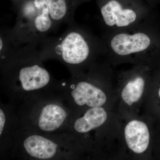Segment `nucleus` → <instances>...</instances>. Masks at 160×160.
Returning a JSON list of instances; mask_svg holds the SVG:
<instances>
[{
	"label": "nucleus",
	"mask_w": 160,
	"mask_h": 160,
	"mask_svg": "<svg viewBox=\"0 0 160 160\" xmlns=\"http://www.w3.org/2000/svg\"><path fill=\"white\" fill-rule=\"evenodd\" d=\"M54 26L46 0H29L20 9L9 34L15 47L23 44L34 46L46 38Z\"/></svg>",
	"instance_id": "1"
},
{
	"label": "nucleus",
	"mask_w": 160,
	"mask_h": 160,
	"mask_svg": "<svg viewBox=\"0 0 160 160\" xmlns=\"http://www.w3.org/2000/svg\"><path fill=\"white\" fill-rule=\"evenodd\" d=\"M39 44H42V49L39 52L52 53L69 65L83 62L90 52L88 43L82 36L70 28L60 37L55 39L45 38Z\"/></svg>",
	"instance_id": "2"
},
{
	"label": "nucleus",
	"mask_w": 160,
	"mask_h": 160,
	"mask_svg": "<svg viewBox=\"0 0 160 160\" xmlns=\"http://www.w3.org/2000/svg\"><path fill=\"white\" fill-rule=\"evenodd\" d=\"M150 43V38L145 33L139 32L132 35L121 33L112 39L111 46L116 53L125 56L142 51L149 47Z\"/></svg>",
	"instance_id": "3"
},
{
	"label": "nucleus",
	"mask_w": 160,
	"mask_h": 160,
	"mask_svg": "<svg viewBox=\"0 0 160 160\" xmlns=\"http://www.w3.org/2000/svg\"><path fill=\"white\" fill-rule=\"evenodd\" d=\"M101 13L106 25L118 27L128 26L136 19V13L129 9H123L118 0H109L102 7Z\"/></svg>",
	"instance_id": "4"
},
{
	"label": "nucleus",
	"mask_w": 160,
	"mask_h": 160,
	"mask_svg": "<svg viewBox=\"0 0 160 160\" xmlns=\"http://www.w3.org/2000/svg\"><path fill=\"white\" fill-rule=\"evenodd\" d=\"M18 79L22 88L25 91L37 90L49 84V72L38 64L22 67L18 73Z\"/></svg>",
	"instance_id": "5"
},
{
	"label": "nucleus",
	"mask_w": 160,
	"mask_h": 160,
	"mask_svg": "<svg viewBox=\"0 0 160 160\" xmlns=\"http://www.w3.org/2000/svg\"><path fill=\"white\" fill-rule=\"evenodd\" d=\"M125 135L128 147L135 153H142L149 146V129L143 122L137 120L129 122L125 128Z\"/></svg>",
	"instance_id": "6"
},
{
	"label": "nucleus",
	"mask_w": 160,
	"mask_h": 160,
	"mask_svg": "<svg viewBox=\"0 0 160 160\" xmlns=\"http://www.w3.org/2000/svg\"><path fill=\"white\" fill-rule=\"evenodd\" d=\"M75 102L79 106L86 105L89 107H101L105 104L106 97L102 90L90 83L81 82L71 92Z\"/></svg>",
	"instance_id": "7"
},
{
	"label": "nucleus",
	"mask_w": 160,
	"mask_h": 160,
	"mask_svg": "<svg viewBox=\"0 0 160 160\" xmlns=\"http://www.w3.org/2000/svg\"><path fill=\"white\" fill-rule=\"evenodd\" d=\"M23 145L28 154L39 159L53 158L57 151L58 146L56 143L38 135H33L26 138Z\"/></svg>",
	"instance_id": "8"
},
{
	"label": "nucleus",
	"mask_w": 160,
	"mask_h": 160,
	"mask_svg": "<svg viewBox=\"0 0 160 160\" xmlns=\"http://www.w3.org/2000/svg\"><path fill=\"white\" fill-rule=\"evenodd\" d=\"M67 116L66 111L61 106L55 104L47 105L40 114L39 127L43 131H54L62 125Z\"/></svg>",
	"instance_id": "9"
},
{
	"label": "nucleus",
	"mask_w": 160,
	"mask_h": 160,
	"mask_svg": "<svg viewBox=\"0 0 160 160\" xmlns=\"http://www.w3.org/2000/svg\"><path fill=\"white\" fill-rule=\"evenodd\" d=\"M107 118V113L103 108L92 107L86 112L84 116L75 121L74 129L80 133H86L102 126Z\"/></svg>",
	"instance_id": "10"
},
{
	"label": "nucleus",
	"mask_w": 160,
	"mask_h": 160,
	"mask_svg": "<svg viewBox=\"0 0 160 160\" xmlns=\"http://www.w3.org/2000/svg\"><path fill=\"white\" fill-rule=\"evenodd\" d=\"M144 86L145 82L142 78L129 82L122 91V97L124 102L129 106L138 102L142 95Z\"/></svg>",
	"instance_id": "11"
},
{
	"label": "nucleus",
	"mask_w": 160,
	"mask_h": 160,
	"mask_svg": "<svg viewBox=\"0 0 160 160\" xmlns=\"http://www.w3.org/2000/svg\"><path fill=\"white\" fill-rule=\"evenodd\" d=\"M6 123V116L2 109H0V135H2Z\"/></svg>",
	"instance_id": "12"
},
{
	"label": "nucleus",
	"mask_w": 160,
	"mask_h": 160,
	"mask_svg": "<svg viewBox=\"0 0 160 160\" xmlns=\"http://www.w3.org/2000/svg\"><path fill=\"white\" fill-rule=\"evenodd\" d=\"M159 96H160V90H159Z\"/></svg>",
	"instance_id": "13"
}]
</instances>
